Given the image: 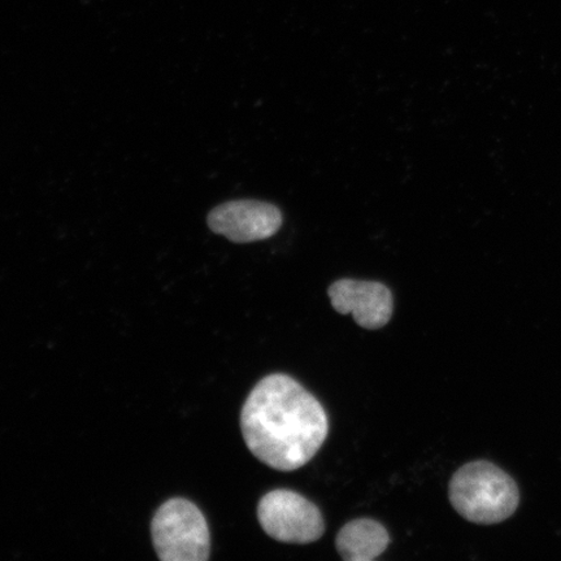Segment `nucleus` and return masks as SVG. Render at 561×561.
Segmentation results:
<instances>
[{"mask_svg": "<svg viewBox=\"0 0 561 561\" xmlns=\"http://www.w3.org/2000/svg\"><path fill=\"white\" fill-rule=\"evenodd\" d=\"M453 507L466 520L480 525L506 522L520 504V491L510 474L493 462H468L448 486Z\"/></svg>", "mask_w": 561, "mask_h": 561, "instance_id": "nucleus-2", "label": "nucleus"}, {"mask_svg": "<svg viewBox=\"0 0 561 561\" xmlns=\"http://www.w3.org/2000/svg\"><path fill=\"white\" fill-rule=\"evenodd\" d=\"M153 547L163 561H205L210 538L205 515L191 501L174 497L161 506L151 523Z\"/></svg>", "mask_w": 561, "mask_h": 561, "instance_id": "nucleus-3", "label": "nucleus"}, {"mask_svg": "<svg viewBox=\"0 0 561 561\" xmlns=\"http://www.w3.org/2000/svg\"><path fill=\"white\" fill-rule=\"evenodd\" d=\"M390 536L385 526L371 518H357L340 530L336 551L347 561L375 560L388 549Z\"/></svg>", "mask_w": 561, "mask_h": 561, "instance_id": "nucleus-7", "label": "nucleus"}, {"mask_svg": "<svg viewBox=\"0 0 561 561\" xmlns=\"http://www.w3.org/2000/svg\"><path fill=\"white\" fill-rule=\"evenodd\" d=\"M208 227L236 243H250L275 236L283 226V214L271 203L231 201L210 210Z\"/></svg>", "mask_w": 561, "mask_h": 561, "instance_id": "nucleus-5", "label": "nucleus"}, {"mask_svg": "<svg viewBox=\"0 0 561 561\" xmlns=\"http://www.w3.org/2000/svg\"><path fill=\"white\" fill-rule=\"evenodd\" d=\"M245 445L256 459L280 472L297 471L319 453L329 433L325 410L286 375L263 378L241 412Z\"/></svg>", "mask_w": 561, "mask_h": 561, "instance_id": "nucleus-1", "label": "nucleus"}, {"mask_svg": "<svg viewBox=\"0 0 561 561\" xmlns=\"http://www.w3.org/2000/svg\"><path fill=\"white\" fill-rule=\"evenodd\" d=\"M262 528L278 542L308 545L324 535L321 512L296 491L278 489L265 494L257 506Z\"/></svg>", "mask_w": 561, "mask_h": 561, "instance_id": "nucleus-4", "label": "nucleus"}, {"mask_svg": "<svg viewBox=\"0 0 561 561\" xmlns=\"http://www.w3.org/2000/svg\"><path fill=\"white\" fill-rule=\"evenodd\" d=\"M328 296L336 312L353 314L356 324L369 331L388 324L394 311L389 287L376 280L339 279L329 287Z\"/></svg>", "mask_w": 561, "mask_h": 561, "instance_id": "nucleus-6", "label": "nucleus"}]
</instances>
